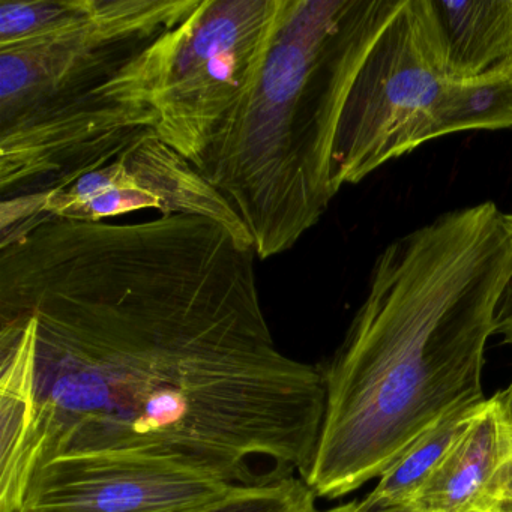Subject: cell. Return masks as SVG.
I'll return each instance as SVG.
<instances>
[{"label":"cell","mask_w":512,"mask_h":512,"mask_svg":"<svg viewBox=\"0 0 512 512\" xmlns=\"http://www.w3.org/2000/svg\"><path fill=\"white\" fill-rule=\"evenodd\" d=\"M496 334L502 335L503 341L512 346V280L509 281L505 295H503L502 302H500L494 335ZM502 397L506 406L512 412V383L506 391L502 392Z\"/></svg>","instance_id":"7c38bea8"},{"label":"cell","mask_w":512,"mask_h":512,"mask_svg":"<svg viewBox=\"0 0 512 512\" xmlns=\"http://www.w3.org/2000/svg\"><path fill=\"white\" fill-rule=\"evenodd\" d=\"M511 280L512 221L493 202L439 215L377 256L322 367L325 415L302 475L317 497L380 478L446 413L487 400L485 349Z\"/></svg>","instance_id":"7a4b0ae2"},{"label":"cell","mask_w":512,"mask_h":512,"mask_svg":"<svg viewBox=\"0 0 512 512\" xmlns=\"http://www.w3.org/2000/svg\"><path fill=\"white\" fill-rule=\"evenodd\" d=\"M512 128V68L475 80L437 70L419 46L406 2L356 74L334 149V190L449 134Z\"/></svg>","instance_id":"5b68a950"},{"label":"cell","mask_w":512,"mask_h":512,"mask_svg":"<svg viewBox=\"0 0 512 512\" xmlns=\"http://www.w3.org/2000/svg\"><path fill=\"white\" fill-rule=\"evenodd\" d=\"M199 512H320L317 494L301 476L244 485Z\"/></svg>","instance_id":"8fae6325"},{"label":"cell","mask_w":512,"mask_h":512,"mask_svg":"<svg viewBox=\"0 0 512 512\" xmlns=\"http://www.w3.org/2000/svg\"><path fill=\"white\" fill-rule=\"evenodd\" d=\"M404 2L286 0L253 88L196 167L257 259L290 250L337 196L332 149L347 94Z\"/></svg>","instance_id":"277c9868"},{"label":"cell","mask_w":512,"mask_h":512,"mask_svg":"<svg viewBox=\"0 0 512 512\" xmlns=\"http://www.w3.org/2000/svg\"><path fill=\"white\" fill-rule=\"evenodd\" d=\"M349 511L347 512H412L409 508H389V509H377L368 508L364 503L361 502H349Z\"/></svg>","instance_id":"4fadbf2b"},{"label":"cell","mask_w":512,"mask_h":512,"mask_svg":"<svg viewBox=\"0 0 512 512\" xmlns=\"http://www.w3.org/2000/svg\"><path fill=\"white\" fill-rule=\"evenodd\" d=\"M349 511V505L344 503V505L338 506V508L331 509L329 512H347Z\"/></svg>","instance_id":"9a60e30c"},{"label":"cell","mask_w":512,"mask_h":512,"mask_svg":"<svg viewBox=\"0 0 512 512\" xmlns=\"http://www.w3.org/2000/svg\"><path fill=\"white\" fill-rule=\"evenodd\" d=\"M496 512H512V470L508 485H506L505 494H503Z\"/></svg>","instance_id":"5bb4252c"},{"label":"cell","mask_w":512,"mask_h":512,"mask_svg":"<svg viewBox=\"0 0 512 512\" xmlns=\"http://www.w3.org/2000/svg\"><path fill=\"white\" fill-rule=\"evenodd\" d=\"M250 242L200 215L134 224L44 218L0 242V319L32 341V412L0 512L61 457L173 458L235 485L304 475L322 367L284 355Z\"/></svg>","instance_id":"6da1fadb"},{"label":"cell","mask_w":512,"mask_h":512,"mask_svg":"<svg viewBox=\"0 0 512 512\" xmlns=\"http://www.w3.org/2000/svg\"><path fill=\"white\" fill-rule=\"evenodd\" d=\"M413 34L446 76L475 80L512 68V0H406Z\"/></svg>","instance_id":"9c48e42d"},{"label":"cell","mask_w":512,"mask_h":512,"mask_svg":"<svg viewBox=\"0 0 512 512\" xmlns=\"http://www.w3.org/2000/svg\"><path fill=\"white\" fill-rule=\"evenodd\" d=\"M509 218H511V221H512V214H509Z\"/></svg>","instance_id":"2e32d148"},{"label":"cell","mask_w":512,"mask_h":512,"mask_svg":"<svg viewBox=\"0 0 512 512\" xmlns=\"http://www.w3.org/2000/svg\"><path fill=\"white\" fill-rule=\"evenodd\" d=\"M512 470V412L502 392L487 398L416 494L412 512H496Z\"/></svg>","instance_id":"ba28073f"},{"label":"cell","mask_w":512,"mask_h":512,"mask_svg":"<svg viewBox=\"0 0 512 512\" xmlns=\"http://www.w3.org/2000/svg\"><path fill=\"white\" fill-rule=\"evenodd\" d=\"M485 401L452 410L431 425L380 475L376 487L362 503L377 509L409 508Z\"/></svg>","instance_id":"30bf717a"},{"label":"cell","mask_w":512,"mask_h":512,"mask_svg":"<svg viewBox=\"0 0 512 512\" xmlns=\"http://www.w3.org/2000/svg\"><path fill=\"white\" fill-rule=\"evenodd\" d=\"M238 487L173 458L71 455L35 470L20 512H199Z\"/></svg>","instance_id":"52a82bcc"},{"label":"cell","mask_w":512,"mask_h":512,"mask_svg":"<svg viewBox=\"0 0 512 512\" xmlns=\"http://www.w3.org/2000/svg\"><path fill=\"white\" fill-rule=\"evenodd\" d=\"M202 0H70L29 37L0 43V232L155 128L175 32Z\"/></svg>","instance_id":"3957f363"},{"label":"cell","mask_w":512,"mask_h":512,"mask_svg":"<svg viewBox=\"0 0 512 512\" xmlns=\"http://www.w3.org/2000/svg\"><path fill=\"white\" fill-rule=\"evenodd\" d=\"M284 5L202 0L173 35L155 92V131L194 169L253 88Z\"/></svg>","instance_id":"8992f818"}]
</instances>
